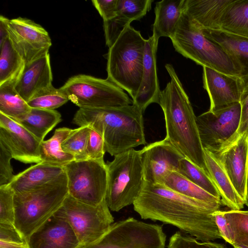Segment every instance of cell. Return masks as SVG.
Returning <instances> with one entry per match:
<instances>
[{
    "mask_svg": "<svg viewBox=\"0 0 248 248\" xmlns=\"http://www.w3.org/2000/svg\"><path fill=\"white\" fill-rule=\"evenodd\" d=\"M142 219L159 221L207 242L222 238L213 213L222 204L209 203L182 195L161 184L144 181L133 203Z\"/></svg>",
    "mask_w": 248,
    "mask_h": 248,
    "instance_id": "6da1fadb",
    "label": "cell"
},
{
    "mask_svg": "<svg viewBox=\"0 0 248 248\" xmlns=\"http://www.w3.org/2000/svg\"><path fill=\"white\" fill-rule=\"evenodd\" d=\"M165 67L170 80L161 91L159 104L164 115L166 138L185 157L208 172L197 117L189 97L173 66L167 63Z\"/></svg>",
    "mask_w": 248,
    "mask_h": 248,
    "instance_id": "7a4b0ae2",
    "label": "cell"
},
{
    "mask_svg": "<svg viewBox=\"0 0 248 248\" xmlns=\"http://www.w3.org/2000/svg\"><path fill=\"white\" fill-rule=\"evenodd\" d=\"M142 112L135 105L97 108H79L73 123L87 125L103 138L105 150L115 156L146 144Z\"/></svg>",
    "mask_w": 248,
    "mask_h": 248,
    "instance_id": "3957f363",
    "label": "cell"
},
{
    "mask_svg": "<svg viewBox=\"0 0 248 248\" xmlns=\"http://www.w3.org/2000/svg\"><path fill=\"white\" fill-rule=\"evenodd\" d=\"M145 42L140 31L129 25L107 55V78L126 91L132 100L142 80Z\"/></svg>",
    "mask_w": 248,
    "mask_h": 248,
    "instance_id": "277c9868",
    "label": "cell"
},
{
    "mask_svg": "<svg viewBox=\"0 0 248 248\" xmlns=\"http://www.w3.org/2000/svg\"><path fill=\"white\" fill-rule=\"evenodd\" d=\"M170 39L177 52L197 64L241 76L240 69L232 59L221 46L205 36L185 11Z\"/></svg>",
    "mask_w": 248,
    "mask_h": 248,
    "instance_id": "5b68a950",
    "label": "cell"
},
{
    "mask_svg": "<svg viewBox=\"0 0 248 248\" xmlns=\"http://www.w3.org/2000/svg\"><path fill=\"white\" fill-rule=\"evenodd\" d=\"M68 195L66 173L40 188L15 194L14 224L26 240L54 215Z\"/></svg>",
    "mask_w": 248,
    "mask_h": 248,
    "instance_id": "8992f818",
    "label": "cell"
},
{
    "mask_svg": "<svg viewBox=\"0 0 248 248\" xmlns=\"http://www.w3.org/2000/svg\"><path fill=\"white\" fill-rule=\"evenodd\" d=\"M106 165L105 199L110 210L118 212L133 204L142 189L144 180L140 150L131 149L115 155Z\"/></svg>",
    "mask_w": 248,
    "mask_h": 248,
    "instance_id": "52a82bcc",
    "label": "cell"
},
{
    "mask_svg": "<svg viewBox=\"0 0 248 248\" xmlns=\"http://www.w3.org/2000/svg\"><path fill=\"white\" fill-rule=\"evenodd\" d=\"M54 216L68 222L81 247L97 241L114 223L106 199L97 206H92L68 194Z\"/></svg>",
    "mask_w": 248,
    "mask_h": 248,
    "instance_id": "ba28073f",
    "label": "cell"
},
{
    "mask_svg": "<svg viewBox=\"0 0 248 248\" xmlns=\"http://www.w3.org/2000/svg\"><path fill=\"white\" fill-rule=\"evenodd\" d=\"M60 88L79 108L118 107L133 104L124 90L108 78L79 74L70 78Z\"/></svg>",
    "mask_w": 248,
    "mask_h": 248,
    "instance_id": "9c48e42d",
    "label": "cell"
},
{
    "mask_svg": "<svg viewBox=\"0 0 248 248\" xmlns=\"http://www.w3.org/2000/svg\"><path fill=\"white\" fill-rule=\"evenodd\" d=\"M162 226L133 217L113 223L99 240L80 248H165Z\"/></svg>",
    "mask_w": 248,
    "mask_h": 248,
    "instance_id": "30bf717a",
    "label": "cell"
},
{
    "mask_svg": "<svg viewBox=\"0 0 248 248\" xmlns=\"http://www.w3.org/2000/svg\"><path fill=\"white\" fill-rule=\"evenodd\" d=\"M64 167L69 195L92 206H97L105 199L108 172L104 160H74Z\"/></svg>",
    "mask_w": 248,
    "mask_h": 248,
    "instance_id": "8fae6325",
    "label": "cell"
},
{
    "mask_svg": "<svg viewBox=\"0 0 248 248\" xmlns=\"http://www.w3.org/2000/svg\"><path fill=\"white\" fill-rule=\"evenodd\" d=\"M241 106L240 102L215 110H208L196 117L203 149L215 155L236 140Z\"/></svg>",
    "mask_w": 248,
    "mask_h": 248,
    "instance_id": "7c38bea8",
    "label": "cell"
},
{
    "mask_svg": "<svg viewBox=\"0 0 248 248\" xmlns=\"http://www.w3.org/2000/svg\"><path fill=\"white\" fill-rule=\"evenodd\" d=\"M6 26L9 40L26 64L48 53L51 40L48 32L40 25L18 17L8 19Z\"/></svg>",
    "mask_w": 248,
    "mask_h": 248,
    "instance_id": "4fadbf2b",
    "label": "cell"
},
{
    "mask_svg": "<svg viewBox=\"0 0 248 248\" xmlns=\"http://www.w3.org/2000/svg\"><path fill=\"white\" fill-rule=\"evenodd\" d=\"M140 153L144 180L155 184H162L170 171H178L184 157L166 138L144 146Z\"/></svg>",
    "mask_w": 248,
    "mask_h": 248,
    "instance_id": "5bb4252c",
    "label": "cell"
},
{
    "mask_svg": "<svg viewBox=\"0 0 248 248\" xmlns=\"http://www.w3.org/2000/svg\"><path fill=\"white\" fill-rule=\"evenodd\" d=\"M41 142L19 123L0 113V142L13 158L24 163L41 162Z\"/></svg>",
    "mask_w": 248,
    "mask_h": 248,
    "instance_id": "9a60e30c",
    "label": "cell"
},
{
    "mask_svg": "<svg viewBox=\"0 0 248 248\" xmlns=\"http://www.w3.org/2000/svg\"><path fill=\"white\" fill-rule=\"evenodd\" d=\"M203 87L210 100L209 110L215 111L240 102L243 88L240 77L203 67Z\"/></svg>",
    "mask_w": 248,
    "mask_h": 248,
    "instance_id": "2e32d148",
    "label": "cell"
},
{
    "mask_svg": "<svg viewBox=\"0 0 248 248\" xmlns=\"http://www.w3.org/2000/svg\"><path fill=\"white\" fill-rule=\"evenodd\" d=\"M214 155L224 168L238 194L245 202L248 174V136H240L231 145Z\"/></svg>",
    "mask_w": 248,
    "mask_h": 248,
    "instance_id": "e0dca14e",
    "label": "cell"
},
{
    "mask_svg": "<svg viewBox=\"0 0 248 248\" xmlns=\"http://www.w3.org/2000/svg\"><path fill=\"white\" fill-rule=\"evenodd\" d=\"M28 248H80L72 227L65 219L52 216L27 240Z\"/></svg>",
    "mask_w": 248,
    "mask_h": 248,
    "instance_id": "ac0fdd59",
    "label": "cell"
},
{
    "mask_svg": "<svg viewBox=\"0 0 248 248\" xmlns=\"http://www.w3.org/2000/svg\"><path fill=\"white\" fill-rule=\"evenodd\" d=\"M157 46L152 35L146 39L142 80L137 94L132 100L133 104L142 113L152 103H159L161 91L156 69Z\"/></svg>",
    "mask_w": 248,
    "mask_h": 248,
    "instance_id": "d6986e66",
    "label": "cell"
},
{
    "mask_svg": "<svg viewBox=\"0 0 248 248\" xmlns=\"http://www.w3.org/2000/svg\"><path fill=\"white\" fill-rule=\"evenodd\" d=\"M52 79L48 52L25 64L22 73L15 84V88L27 102L37 93L52 85Z\"/></svg>",
    "mask_w": 248,
    "mask_h": 248,
    "instance_id": "ffe728a7",
    "label": "cell"
},
{
    "mask_svg": "<svg viewBox=\"0 0 248 248\" xmlns=\"http://www.w3.org/2000/svg\"><path fill=\"white\" fill-rule=\"evenodd\" d=\"M153 0H118V12L113 18L103 21L106 45L110 47L125 28L139 20L151 9Z\"/></svg>",
    "mask_w": 248,
    "mask_h": 248,
    "instance_id": "44dd1931",
    "label": "cell"
},
{
    "mask_svg": "<svg viewBox=\"0 0 248 248\" xmlns=\"http://www.w3.org/2000/svg\"><path fill=\"white\" fill-rule=\"evenodd\" d=\"M65 174L64 167L40 162L15 175L9 185L18 194L40 188Z\"/></svg>",
    "mask_w": 248,
    "mask_h": 248,
    "instance_id": "7402d4cb",
    "label": "cell"
},
{
    "mask_svg": "<svg viewBox=\"0 0 248 248\" xmlns=\"http://www.w3.org/2000/svg\"><path fill=\"white\" fill-rule=\"evenodd\" d=\"M234 0H186L185 12L201 30H220V21Z\"/></svg>",
    "mask_w": 248,
    "mask_h": 248,
    "instance_id": "603a6c76",
    "label": "cell"
},
{
    "mask_svg": "<svg viewBox=\"0 0 248 248\" xmlns=\"http://www.w3.org/2000/svg\"><path fill=\"white\" fill-rule=\"evenodd\" d=\"M186 0H162L155 3L153 35L155 45L161 37L170 38L185 11Z\"/></svg>",
    "mask_w": 248,
    "mask_h": 248,
    "instance_id": "cb8c5ba5",
    "label": "cell"
},
{
    "mask_svg": "<svg viewBox=\"0 0 248 248\" xmlns=\"http://www.w3.org/2000/svg\"><path fill=\"white\" fill-rule=\"evenodd\" d=\"M204 152L208 172L220 194L222 204L232 210H241L245 202L235 190L224 168L212 153L206 149Z\"/></svg>",
    "mask_w": 248,
    "mask_h": 248,
    "instance_id": "d4e9b609",
    "label": "cell"
},
{
    "mask_svg": "<svg viewBox=\"0 0 248 248\" xmlns=\"http://www.w3.org/2000/svg\"><path fill=\"white\" fill-rule=\"evenodd\" d=\"M209 40L221 46L235 62L241 76L248 75V38L222 30H201Z\"/></svg>",
    "mask_w": 248,
    "mask_h": 248,
    "instance_id": "484cf974",
    "label": "cell"
},
{
    "mask_svg": "<svg viewBox=\"0 0 248 248\" xmlns=\"http://www.w3.org/2000/svg\"><path fill=\"white\" fill-rule=\"evenodd\" d=\"M13 119L41 141L62 121L61 115L57 110L37 108H31L26 114Z\"/></svg>",
    "mask_w": 248,
    "mask_h": 248,
    "instance_id": "4316f807",
    "label": "cell"
},
{
    "mask_svg": "<svg viewBox=\"0 0 248 248\" xmlns=\"http://www.w3.org/2000/svg\"><path fill=\"white\" fill-rule=\"evenodd\" d=\"M72 131V129L67 127L58 128L50 139L41 142L40 148L41 162L64 167L75 160L72 155L63 150L62 146Z\"/></svg>",
    "mask_w": 248,
    "mask_h": 248,
    "instance_id": "83f0119b",
    "label": "cell"
},
{
    "mask_svg": "<svg viewBox=\"0 0 248 248\" xmlns=\"http://www.w3.org/2000/svg\"><path fill=\"white\" fill-rule=\"evenodd\" d=\"M220 30L248 38V0H234L220 21Z\"/></svg>",
    "mask_w": 248,
    "mask_h": 248,
    "instance_id": "f1b7e54d",
    "label": "cell"
},
{
    "mask_svg": "<svg viewBox=\"0 0 248 248\" xmlns=\"http://www.w3.org/2000/svg\"><path fill=\"white\" fill-rule=\"evenodd\" d=\"M186 197L209 203L222 204L218 198L193 183L178 171H170L165 176L162 184Z\"/></svg>",
    "mask_w": 248,
    "mask_h": 248,
    "instance_id": "f546056e",
    "label": "cell"
},
{
    "mask_svg": "<svg viewBox=\"0 0 248 248\" xmlns=\"http://www.w3.org/2000/svg\"><path fill=\"white\" fill-rule=\"evenodd\" d=\"M0 85L8 81H16L25 62L12 45L8 37L0 45Z\"/></svg>",
    "mask_w": 248,
    "mask_h": 248,
    "instance_id": "4dcf8cb0",
    "label": "cell"
},
{
    "mask_svg": "<svg viewBox=\"0 0 248 248\" xmlns=\"http://www.w3.org/2000/svg\"><path fill=\"white\" fill-rule=\"evenodd\" d=\"M16 82L11 81L0 85V113L12 119L26 114L31 108L15 89Z\"/></svg>",
    "mask_w": 248,
    "mask_h": 248,
    "instance_id": "1f68e13d",
    "label": "cell"
},
{
    "mask_svg": "<svg viewBox=\"0 0 248 248\" xmlns=\"http://www.w3.org/2000/svg\"><path fill=\"white\" fill-rule=\"evenodd\" d=\"M178 172L207 192L221 199L220 194L208 173L186 158L184 157L181 160Z\"/></svg>",
    "mask_w": 248,
    "mask_h": 248,
    "instance_id": "d6a6232c",
    "label": "cell"
},
{
    "mask_svg": "<svg viewBox=\"0 0 248 248\" xmlns=\"http://www.w3.org/2000/svg\"><path fill=\"white\" fill-rule=\"evenodd\" d=\"M69 101L65 93L51 85L34 95L28 102L31 108L55 110Z\"/></svg>",
    "mask_w": 248,
    "mask_h": 248,
    "instance_id": "836d02e7",
    "label": "cell"
},
{
    "mask_svg": "<svg viewBox=\"0 0 248 248\" xmlns=\"http://www.w3.org/2000/svg\"><path fill=\"white\" fill-rule=\"evenodd\" d=\"M224 215L231 230L232 246L248 247V210L225 211Z\"/></svg>",
    "mask_w": 248,
    "mask_h": 248,
    "instance_id": "e575fe53",
    "label": "cell"
},
{
    "mask_svg": "<svg viewBox=\"0 0 248 248\" xmlns=\"http://www.w3.org/2000/svg\"><path fill=\"white\" fill-rule=\"evenodd\" d=\"M90 129V127L87 125L72 129L62 143L63 150L72 155L75 160L88 158L86 148Z\"/></svg>",
    "mask_w": 248,
    "mask_h": 248,
    "instance_id": "d590c367",
    "label": "cell"
},
{
    "mask_svg": "<svg viewBox=\"0 0 248 248\" xmlns=\"http://www.w3.org/2000/svg\"><path fill=\"white\" fill-rule=\"evenodd\" d=\"M14 196L9 185L0 186V223L14 224Z\"/></svg>",
    "mask_w": 248,
    "mask_h": 248,
    "instance_id": "8d00e7d4",
    "label": "cell"
},
{
    "mask_svg": "<svg viewBox=\"0 0 248 248\" xmlns=\"http://www.w3.org/2000/svg\"><path fill=\"white\" fill-rule=\"evenodd\" d=\"M167 248H228L221 243L199 242L194 237L177 232L170 238Z\"/></svg>",
    "mask_w": 248,
    "mask_h": 248,
    "instance_id": "74e56055",
    "label": "cell"
},
{
    "mask_svg": "<svg viewBox=\"0 0 248 248\" xmlns=\"http://www.w3.org/2000/svg\"><path fill=\"white\" fill-rule=\"evenodd\" d=\"M90 128L86 148L87 157L96 160H103L106 152L103 138L96 131Z\"/></svg>",
    "mask_w": 248,
    "mask_h": 248,
    "instance_id": "f35d334b",
    "label": "cell"
},
{
    "mask_svg": "<svg viewBox=\"0 0 248 248\" xmlns=\"http://www.w3.org/2000/svg\"><path fill=\"white\" fill-rule=\"evenodd\" d=\"M12 158L10 152L0 142V186L9 185L15 175L11 164Z\"/></svg>",
    "mask_w": 248,
    "mask_h": 248,
    "instance_id": "ab89813d",
    "label": "cell"
},
{
    "mask_svg": "<svg viewBox=\"0 0 248 248\" xmlns=\"http://www.w3.org/2000/svg\"><path fill=\"white\" fill-rule=\"evenodd\" d=\"M92 2L103 21L109 20L117 14L118 0H93Z\"/></svg>",
    "mask_w": 248,
    "mask_h": 248,
    "instance_id": "60d3db41",
    "label": "cell"
},
{
    "mask_svg": "<svg viewBox=\"0 0 248 248\" xmlns=\"http://www.w3.org/2000/svg\"><path fill=\"white\" fill-rule=\"evenodd\" d=\"M0 241L9 243L27 244L26 239L13 224L0 223Z\"/></svg>",
    "mask_w": 248,
    "mask_h": 248,
    "instance_id": "b9f144b4",
    "label": "cell"
},
{
    "mask_svg": "<svg viewBox=\"0 0 248 248\" xmlns=\"http://www.w3.org/2000/svg\"><path fill=\"white\" fill-rule=\"evenodd\" d=\"M220 235L225 241L232 245V236L230 227L224 215V211L220 210L214 212L213 214Z\"/></svg>",
    "mask_w": 248,
    "mask_h": 248,
    "instance_id": "7bdbcfd3",
    "label": "cell"
},
{
    "mask_svg": "<svg viewBox=\"0 0 248 248\" xmlns=\"http://www.w3.org/2000/svg\"><path fill=\"white\" fill-rule=\"evenodd\" d=\"M241 117L238 129L235 136V140L242 135L248 136V94L241 99Z\"/></svg>",
    "mask_w": 248,
    "mask_h": 248,
    "instance_id": "ee69618b",
    "label": "cell"
},
{
    "mask_svg": "<svg viewBox=\"0 0 248 248\" xmlns=\"http://www.w3.org/2000/svg\"><path fill=\"white\" fill-rule=\"evenodd\" d=\"M8 18L0 15V45L8 37L7 30V22Z\"/></svg>",
    "mask_w": 248,
    "mask_h": 248,
    "instance_id": "f6af8a7d",
    "label": "cell"
},
{
    "mask_svg": "<svg viewBox=\"0 0 248 248\" xmlns=\"http://www.w3.org/2000/svg\"><path fill=\"white\" fill-rule=\"evenodd\" d=\"M0 248H28L27 244L9 243L0 241Z\"/></svg>",
    "mask_w": 248,
    "mask_h": 248,
    "instance_id": "bcb514c9",
    "label": "cell"
},
{
    "mask_svg": "<svg viewBox=\"0 0 248 248\" xmlns=\"http://www.w3.org/2000/svg\"><path fill=\"white\" fill-rule=\"evenodd\" d=\"M243 88L241 98L248 94V75L240 76Z\"/></svg>",
    "mask_w": 248,
    "mask_h": 248,
    "instance_id": "7dc6e473",
    "label": "cell"
},
{
    "mask_svg": "<svg viewBox=\"0 0 248 248\" xmlns=\"http://www.w3.org/2000/svg\"><path fill=\"white\" fill-rule=\"evenodd\" d=\"M245 203V204L248 207V180H247V186L246 198Z\"/></svg>",
    "mask_w": 248,
    "mask_h": 248,
    "instance_id": "c3c4849f",
    "label": "cell"
},
{
    "mask_svg": "<svg viewBox=\"0 0 248 248\" xmlns=\"http://www.w3.org/2000/svg\"><path fill=\"white\" fill-rule=\"evenodd\" d=\"M234 248H248V247L241 246H233Z\"/></svg>",
    "mask_w": 248,
    "mask_h": 248,
    "instance_id": "681fc988",
    "label": "cell"
}]
</instances>
